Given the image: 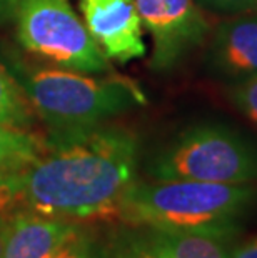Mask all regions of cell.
Instances as JSON below:
<instances>
[{"mask_svg": "<svg viewBox=\"0 0 257 258\" xmlns=\"http://www.w3.org/2000/svg\"><path fill=\"white\" fill-rule=\"evenodd\" d=\"M137 167L139 139L120 125L50 135L20 173L22 207L70 222L117 218Z\"/></svg>", "mask_w": 257, "mask_h": 258, "instance_id": "6da1fadb", "label": "cell"}, {"mask_svg": "<svg viewBox=\"0 0 257 258\" xmlns=\"http://www.w3.org/2000/svg\"><path fill=\"white\" fill-rule=\"evenodd\" d=\"M255 203L257 183L135 180L124 197L117 218L129 227L231 241L240 233Z\"/></svg>", "mask_w": 257, "mask_h": 258, "instance_id": "7a4b0ae2", "label": "cell"}, {"mask_svg": "<svg viewBox=\"0 0 257 258\" xmlns=\"http://www.w3.org/2000/svg\"><path fill=\"white\" fill-rule=\"evenodd\" d=\"M5 67L50 135L95 127L145 103L139 85L122 77L94 79L67 69L37 67L12 53Z\"/></svg>", "mask_w": 257, "mask_h": 258, "instance_id": "3957f363", "label": "cell"}, {"mask_svg": "<svg viewBox=\"0 0 257 258\" xmlns=\"http://www.w3.org/2000/svg\"><path fill=\"white\" fill-rule=\"evenodd\" d=\"M147 173L152 180L257 183V144L232 125L197 123L164 145Z\"/></svg>", "mask_w": 257, "mask_h": 258, "instance_id": "277c9868", "label": "cell"}, {"mask_svg": "<svg viewBox=\"0 0 257 258\" xmlns=\"http://www.w3.org/2000/svg\"><path fill=\"white\" fill-rule=\"evenodd\" d=\"M15 35L24 50L82 74H104L111 60L102 52L70 0H20Z\"/></svg>", "mask_w": 257, "mask_h": 258, "instance_id": "5b68a950", "label": "cell"}, {"mask_svg": "<svg viewBox=\"0 0 257 258\" xmlns=\"http://www.w3.org/2000/svg\"><path fill=\"white\" fill-rule=\"evenodd\" d=\"M142 25L152 38L150 67L174 69L205 42L211 24L195 0H134Z\"/></svg>", "mask_w": 257, "mask_h": 258, "instance_id": "8992f818", "label": "cell"}, {"mask_svg": "<svg viewBox=\"0 0 257 258\" xmlns=\"http://www.w3.org/2000/svg\"><path fill=\"white\" fill-rule=\"evenodd\" d=\"M82 20L109 60L127 63L142 58L147 47L134 0H79Z\"/></svg>", "mask_w": 257, "mask_h": 258, "instance_id": "52a82bcc", "label": "cell"}, {"mask_svg": "<svg viewBox=\"0 0 257 258\" xmlns=\"http://www.w3.org/2000/svg\"><path fill=\"white\" fill-rule=\"evenodd\" d=\"M207 63L231 85L257 77V9L229 15L211 30Z\"/></svg>", "mask_w": 257, "mask_h": 258, "instance_id": "ba28073f", "label": "cell"}, {"mask_svg": "<svg viewBox=\"0 0 257 258\" xmlns=\"http://www.w3.org/2000/svg\"><path fill=\"white\" fill-rule=\"evenodd\" d=\"M112 258H229L227 241L204 235L130 227L111 246Z\"/></svg>", "mask_w": 257, "mask_h": 258, "instance_id": "9c48e42d", "label": "cell"}, {"mask_svg": "<svg viewBox=\"0 0 257 258\" xmlns=\"http://www.w3.org/2000/svg\"><path fill=\"white\" fill-rule=\"evenodd\" d=\"M82 232L79 222L20 208L7 213L2 258H52Z\"/></svg>", "mask_w": 257, "mask_h": 258, "instance_id": "30bf717a", "label": "cell"}, {"mask_svg": "<svg viewBox=\"0 0 257 258\" xmlns=\"http://www.w3.org/2000/svg\"><path fill=\"white\" fill-rule=\"evenodd\" d=\"M47 140L0 122V173H22L45 150Z\"/></svg>", "mask_w": 257, "mask_h": 258, "instance_id": "8fae6325", "label": "cell"}, {"mask_svg": "<svg viewBox=\"0 0 257 258\" xmlns=\"http://www.w3.org/2000/svg\"><path fill=\"white\" fill-rule=\"evenodd\" d=\"M0 122L30 132L35 125V112L4 63H0Z\"/></svg>", "mask_w": 257, "mask_h": 258, "instance_id": "7c38bea8", "label": "cell"}, {"mask_svg": "<svg viewBox=\"0 0 257 258\" xmlns=\"http://www.w3.org/2000/svg\"><path fill=\"white\" fill-rule=\"evenodd\" d=\"M234 107L257 127V77L229 87Z\"/></svg>", "mask_w": 257, "mask_h": 258, "instance_id": "4fadbf2b", "label": "cell"}, {"mask_svg": "<svg viewBox=\"0 0 257 258\" xmlns=\"http://www.w3.org/2000/svg\"><path fill=\"white\" fill-rule=\"evenodd\" d=\"M22 205L20 173H0V212L10 213Z\"/></svg>", "mask_w": 257, "mask_h": 258, "instance_id": "5bb4252c", "label": "cell"}, {"mask_svg": "<svg viewBox=\"0 0 257 258\" xmlns=\"http://www.w3.org/2000/svg\"><path fill=\"white\" fill-rule=\"evenodd\" d=\"M202 10L219 15H236L257 9V0H195Z\"/></svg>", "mask_w": 257, "mask_h": 258, "instance_id": "9a60e30c", "label": "cell"}, {"mask_svg": "<svg viewBox=\"0 0 257 258\" xmlns=\"http://www.w3.org/2000/svg\"><path fill=\"white\" fill-rule=\"evenodd\" d=\"M52 258H99V255L95 253L92 241L85 237L84 232H80Z\"/></svg>", "mask_w": 257, "mask_h": 258, "instance_id": "2e32d148", "label": "cell"}, {"mask_svg": "<svg viewBox=\"0 0 257 258\" xmlns=\"http://www.w3.org/2000/svg\"><path fill=\"white\" fill-rule=\"evenodd\" d=\"M229 258H257V235L229 250Z\"/></svg>", "mask_w": 257, "mask_h": 258, "instance_id": "e0dca14e", "label": "cell"}, {"mask_svg": "<svg viewBox=\"0 0 257 258\" xmlns=\"http://www.w3.org/2000/svg\"><path fill=\"white\" fill-rule=\"evenodd\" d=\"M20 0H0V24L14 17Z\"/></svg>", "mask_w": 257, "mask_h": 258, "instance_id": "ac0fdd59", "label": "cell"}, {"mask_svg": "<svg viewBox=\"0 0 257 258\" xmlns=\"http://www.w3.org/2000/svg\"><path fill=\"white\" fill-rule=\"evenodd\" d=\"M5 228H7V213L0 212V258H2V251H4Z\"/></svg>", "mask_w": 257, "mask_h": 258, "instance_id": "d6986e66", "label": "cell"}]
</instances>
